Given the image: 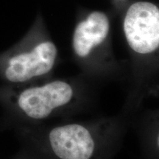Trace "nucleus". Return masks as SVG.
<instances>
[{
	"label": "nucleus",
	"instance_id": "f257e3e1",
	"mask_svg": "<svg viewBox=\"0 0 159 159\" xmlns=\"http://www.w3.org/2000/svg\"><path fill=\"white\" fill-rule=\"evenodd\" d=\"M131 120L113 116L18 126L25 148L41 159H113L122 148Z\"/></svg>",
	"mask_w": 159,
	"mask_h": 159
},
{
	"label": "nucleus",
	"instance_id": "f03ea898",
	"mask_svg": "<svg viewBox=\"0 0 159 159\" xmlns=\"http://www.w3.org/2000/svg\"><path fill=\"white\" fill-rule=\"evenodd\" d=\"M100 85L85 75L0 87V103L18 126L74 119L96 111Z\"/></svg>",
	"mask_w": 159,
	"mask_h": 159
},
{
	"label": "nucleus",
	"instance_id": "7ed1b4c3",
	"mask_svg": "<svg viewBox=\"0 0 159 159\" xmlns=\"http://www.w3.org/2000/svg\"><path fill=\"white\" fill-rule=\"evenodd\" d=\"M57 57V49L52 41H39L7 57L0 66V79L4 85H19L50 78Z\"/></svg>",
	"mask_w": 159,
	"mask_h": 159
},
{
	"label": "nucleus",
	"instance_id": "20e7f679",
	"mask_svg": "<svg viewBox=\"0 0 159 159\" xmlns=\"http://www.w3.org/2000/svg\"><path fill=\"white\" fill-rule=\"evenodd\" d=\"M124 33L131 50L140 56L156 52L159 47V9L148 2L133 4L127 11Z\"/></svg>",
	"mask_w": 159,
	"mask_h": 159
},
{
	"label": "nucleus",
	"instance_id": "39448f33",
	"mask_svg": "<svg viewBox=\"0 0 159 159\" xmlns=\"http://www.w3.org/2000/svg\"><path fill=\"white\" fill-rule=\"evenodd\" d=\"M110 23L105 13L94 11L75 27L72 37L75 55L83 61H89L94 51L108 39Z\"/></svg>",
	"mask_w": 159,
	"mask_h": 159
},
{
	"label": "nucleus",
	"instance_id": "423d86ee",
	"mask_svg": "<svg viewBox=\"0 0 159 159\" xmlns=\"http://www.w3.org/2000/svg\"><path fill=\"white\" fill-rule=\"evenodd\" d=\"M130 127L138 132L144 159H158V111L147 110L133 119Z\"/></svg>",
	"mask_w": 159,
	"mask_h": 159
},
{
	"label": "nucleus",
	"instance_id": "0eeeda50",
	"mask_svg": "<svg viewBox=\"0 0 159 159\" xmlns=\"http://www.w3.org/2000/svg\"><path fill=\"white\" fill-rule=\"evenodd\" d=\"M14 159H41L39 157L35 156L33 153H32L31 152H30L26 149L21 151L18 156H16Z\"/></svg>",
	"mask_w": 159,
	"mask_h": 159
}]
</instances>
